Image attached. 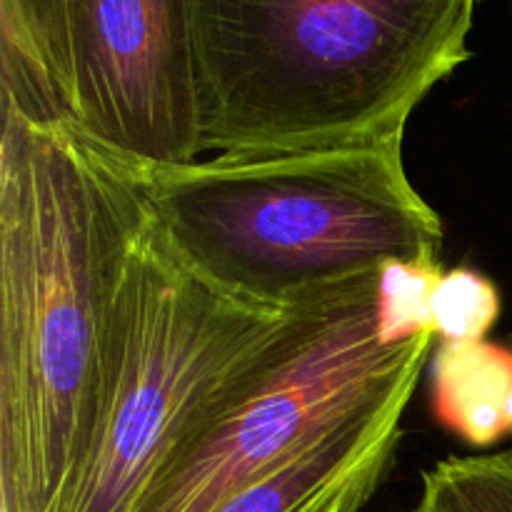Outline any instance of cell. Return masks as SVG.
Segmentation results:
<instances>
[{
    "mask_svg": "<svg viewBox=\"0 0 512 512\" xmlns=\"http://www.w3.org/2000/svg\"><path fill=\"white\" fill-rule=\"evenodd\" d=\"M400 435H403V423L390 428L363 458L350 465L345 473L330 480L323 490L313 495L305 505L295 512H360L373 498L375 490L388 475L393 465L395 450H398Z\"/></svg>",
    "mask_w": 512,
    "mask_h": 512,
    "instance_id": "7c38bea8",
    "label": "cell"
},
{
    "mask_svg": "<svg viewBox=\"0 0 512 512\" xmlns=\"http://www.w3.org/2000/svg\"><path fill=\"white\" fill-rule=\"evenodd\" d=\"M430 408L448 433L488 448L512 433V353L488 340L438 343Z\"/></svg>",
    "mask_w": 512,
    "mask_h": 512,
    "instance_id": "ba28073f",
    "label": "cell"
},
{
    "mask_svg": "<svg viewBox=\"0 0 512 512\" xmlns=\"http://www.w3.org/2000/svg\"><path fill=\"white\" fill-rule=\"evenodd\" d=\"M418 373L408 375L403 383L395 385L390 393L370 403L353 418L340 423L323 438L315 440L295 458L280 465L258 483L248 485L235 493L228 503L220 505L215 512H295L300 505L308 503L318 490H323L330 480L358 463L390 428L403 423L405 408L413 398L420 383Z\"/></svg>",
    "mask_w": 512,
    "mask_h": 512,
    "instance_id": "52a82bcc",
    "label": "cell"
},
{
    "mask_svg": "<svg viewBox=\"0 0 512 512\" xmlns=\"http://www.w3.org/2000/svg\"><path fill=\"white\" fill-rule=\"evenodd\" d=\"M145 215L128 170L65 125L3 113L0 512H65L110 380L115 300Z\"/></svg>",
    "mask_w": 512,
    "mask_h": 512,
    "instance_id": "6da1fadb",
    "label": "cell"
},
{
    "mask_svg": "<svg viewBox=\"0 0 512 512\" xmlns=\"http://www.w3.org/2000/svg\"><path fill=\"white\" fill-rule=\"evenodd\" d=\"M433 343H385L380 273L285 308L193 410L130 512H215L423 370Z\"/></svg>",
    "mask_w": 512,
    "mask_h": 512,
    "instance_id": "277c9868",
    "label": "cell"
},
{
    "mask_svg": "<svg viewBox=\"0 0 512 512\" xmlns=\"http://www.w3.org/2000/svg\"><path fill=\"white\" fill-rule=\"evenodd\" d=\"M410 512H512V450L435 463Z\"/></svg>",
    "mask_w": 512,
    "mask_h": 512,
    "instance_id": "9c48e42d",
    "label": "cell"
},
{
    "mask_svg": "<svg viewBox=\"0 0 512 512\" xmlns=\"http://www.w3.org/2000/svg\"><path fill=\"white\" fill-rule=\"evenodd\" d=\"M500 293L493 280L470 268L445 270L433 293V330L438 343L485 340L500 318Z\"/></svg>",
    "mask_w": 512,
    "mask_h": 512,
    "instance_id": "30bf717a",
    "label": "cell"
},
{
    "mask_svg": "<svg viewBox=\"0 0 512 512\" xmlns=\"http://www.w3.org/2000/svg\"><path fill=\"white\" fill-rule=\"evenodd\" d=\"M285 310L195 278L143 215L115 300L110 380L65 512H130L205 395Z\"/></svg>",
    "mask_w": 512,
    "mask_h": 512,
    "instance_id": "5b68a950",
    "label": "cell"
},
{
    "mask_svg": "<svg viewBox=\"0 0 512 512\" xmlns=\"http://www.w3.org/2000/svg\"><path fill=\"white\" fill-rule=\"evenodd\" d=\"M28 3L65 128L130 168L200 160L190 0Z\"/></svg>",
    "mask_w": 512,
    "mask_h": 512,
    "instance_id": "8992f818",
    "label": "cell"
},
{
    "mask_svg": "<svg viewBox=\"0 0 512 512\" xmlns=\"http://www.w3.org/2000/svg\"><path fill=\"white\" fill-rule=\"evenodd\" d=\"M443 265L393 263L380 270V335L388 345L433 333V293Z\"/></svg>",
    "mask_w": 512,
    "mask_h": 512,
    "instance_id": "8fae6325",
    "label": "cell"
},
{
    "mask_svg": "<svg viewBox=\"0 0 512 512\" xmlns=\"http://www.w3.org/2000/svg\"><path fill=\"white\" fill-rule=\"evenodd\" d=\"M480 0H190L203 153H305L405 133L470 58Z\"/></svg>",
    "mask_w": 512,
    "mask_h": 512,
    "instance_id": "7a4b0ae2",
    "label": "cell"
},
{
    "mask_svg": "<svg viewBox=\"0 0 512 512\" xmlns=\"http://www.w3.org/2000/svg\"><path fill=\"white\" fill-rule=\"evenodd\" d=\"M405 133L375 143L130 168L165 248L215 293L285 310L393 263L443 265V220Z\"/></svg>",
    "mask_w": 512,
    "mask_h": 512,
    "instance_id": "3957f363",
    "label": "cell"
}]
</instances>
